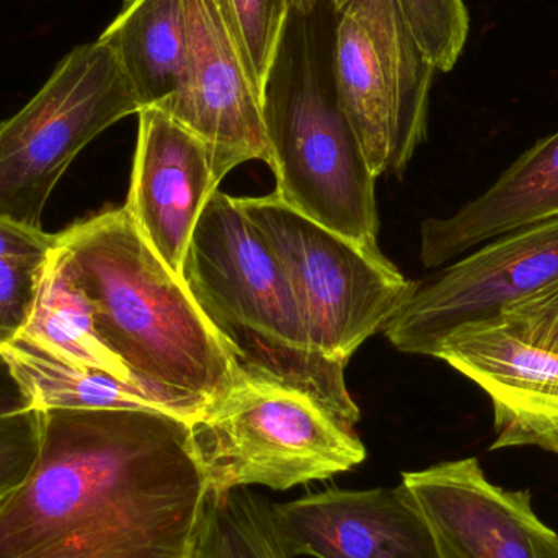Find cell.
Here are the masks:
<instances>
[{"label":"cell","mask_w":558,"mask_h":558,"mask_svg":"<svg viewBox=\"0 0 558 558\" xmlns=\"http://www.w3.org/2000/svg\"><path fill=\"white\" fill-rule=\"evenodd\" d=\"M32 471L0 501V558H192L208 500L190 423L49 409Z\"/></svg>","instance_id":"cell-1"},{"label":"cell","mask_w":558,"mask_h":558,"mask_svg":"<svg viewBox=\"0 0 558 558\" xmlns=\"http://www.w3.org/2000/svg\"><path fill=\"white\" fill-rule=\"evenodd\" d=\"M56 247L108 350L166 412L193 423L238 383L231 351L124 206L65 229Z\"/></svg>","instance_id":"cell-2"},{"label":"cell","mask_w":558,"mask_h":558,"mask_svg":"<svg viewBox=\"0 0 558 558\" xmlns=\"http://www.w3.org/2000/svg\"><path fill=\"white\" fill-rule=\"evenodd\" d=\"M182 279L242 373L301 390L348 422H360L344 380L347 364L312 343L281 262L238 198L219 190L209 198Z\"/></svg>","instance_id":"cell-3"},{"label":"cell","mask_w":558,"mask_h":558,"mask_svg":"<svg viewBox=\"0 0 558 558\" xmlns=\"http://www.w3.org/2000/svg\"><path fill=\"white\" fill-rule=\"evenodd\" d=\"M281 45L264 98L275 195L289 208L350 239L373 255L379 218L376 177L341 108L333 71L305 41Z\"/></svg>","instance_id":"cell-4"},{"label":"cell","mask_w":558,"mask_h":558,"mask_svg":"<svg viewBox=\"0 0 558 558\" xmlns=\"http://www.w3.org/2000/svg\"><path fill=\"white\" fill-rule=\"evenodd\" d=\"M209 492H284L350 472L366 448L348 422L308 393L241 371L238 383L190 423Z\"/></svg>","instance_id":"cell-5"},{"label":"cell","mask_w":558,"mask_h":558,"mask_svg":"<svg viewBox=\"0 0 558 558\" xmlns=\"http://www.w3.org/2000/svg\"><path fill=\"white\" fill-rule=\"evenodd\" d=\"M141 111L100 41L72 49L38 94L0 121V218L41 229L43 211L72 160L98 134Z\"/></svg>","instance_id":"cell-6"},{"label":"cell","mask_w":558,"mask_h":558,"mask_svg":"<svg viewBox=\"0 0 558 558\" xmlns=\"http://www.w3.org/2000/svg\"><path fill=\"white\" fill-rule=\"evenodd\" d=\"M238 203L274 248L294 288L312 343L330 360L347 364L367 338L386 328L418 286L386 255L369 254L289 208L275 193Z\"/></svg>","instance_id":"cell-7"},{"label":"cell","mask_w":558,"mask_h":558,"mask_svg":"<svg viewBox=\"0 0 558 558\" xmlns=\"http://www.w3.org/2000/svg\"><path fill=\"white\" fill-rule=\"evenodd\" d=\"M338 15L331 71L341 108L374 177L400 173L428 124L436 69L397 0H331Z\"/></svg>","instance_id":"cell-8"},{"label":"cell","mask_w":558,"mask_h":558,"mask_svg":"<svg viewBox=\"0 0 558 558\" xmlns=\"http://www.w3.org/2000/svg\"><path fill=\"white\" fill-rule=\"evenodd\" d=\"M557 284L554 218L500 235L418 282L384 331L402 353L435 357L458 328L494 320L511 305Z\"/></svg>","instance_id":"cell-9"},{"label":"cell","mask_w":558,"mask_h":558,"mask_svg":"<svg viewBox=\"0 0 558 558\" xmlns=\"http://www.w3.org/2000/svg\"><path fill=\"white\" fill-rule=\"evenodd\" d=\"M403 490L435 537L439 558H558V534L530 490L488 481L475 458L402 474Z\"/></svg>","instance_id":"cell-10"},{"label":"cell","mask_w":558,"mask_h":558,"mask_svg":"<svg viewBox=\"0 0 558 558\" xmlns=\"http://www.w3.org/2000/svg\"><path fill=\"white\" fill-rule=\"evenodd\" d=\"M189 62L180 90L159 110L215 154L219 182L248 162L270 163L264 105L213 0H186Z\"/></svg>","instance_id":"cell-11"},{"label":"cell","mask_w":558,"mask_h":558,"mask_svg":"<svg viewBox=\"0 0 558 558\" xmlns=\"http://www.w3.org/2000/svg\"><path fill=\"white\" fill-rule=\"evenodd\" d=\"M126 211L157 257L182 277L196 225L218 192L215 154L159 108H143Z\"/></svg>","instance_id":"cell-12"},{"label":"cell","mask_w":558,"mask_h":558,"mask_svg":"<svg viewBox=\"0 0 558 558\" xmlns=\"http://www.w3.org/2000/svg\"><path fill=\"white\" fill-rule=\"evenodd\" d=\"M435 357L490 399L497 433L490 451L539 448L558 454V354L487 320L452 331Z\"/></svg>","instance_id":"cell-13"},{"label":"cell","mask_w":558,"mask_h":558,"mask_svg":"<svg viewBox=\"0 0 558 558\" xmlns=\"http://www.w3.org/2000/svg\"><path fill=\"white\" fill-rule=\"evenodd\" d=\"M274 510L295 558H439L428 523L402 485L328 488Z\"/></svg>","instance_id":"cell-14"},{"label":"cell","mask_w":558,"mask_h":558,"mask_svg":"<svg viewBox=\"0 0 558 558\" xmlns=\"http://www.w3.org/2000/svg\"><path fill=\"white\" fill-rule=\"evenodd\" d=\"M558 218V130L521 154L487 190L448 218L422 225L420 258L445 267L518 229Z\"/></svg>","instance_id":"cell-15"},{"label":"cell","mask_w":558,"mask_h":558,"mask_svg":"<svg viewBox=\"0 0 558 558\" xmlns=\"http://www.w3.org/2000/svg\"><path fill=\"white\" fill-rule=\"evenodd\" d=\"M98 41L110 49L143 108H162L185 77L186 0H124Z\"/></svg>","instance_id":"cell-16"},{"label":"cell","mask_w":558,"mask_h":558,"mask_svg":"<svg viewBox=\"0 0 558 558\" xmlns=\"http://www.w3.org/2000/svg\"><path fill=\"white\" fill-rule=\"evenodd\" d=\"M19 337L65 363L104 371L124 383L140 386L98 335L90 302L78 288L58 247L49 254L43 267L32 317Z\"/></svg>","instance_id":"cell-17"},{"label":"cell","mask_w":558,"mask_h":558,"mask_svg":"<svg viewBox=\"0 0 558 558\" xmlns=\"http://www.w3.org/2000/svg\"><path fill=\"white\" fill-rule=\"evenodd\" d=\"M36 410L143 409L166 412L143 387L104 371L75 366L16 337L0 348ZM169 413V412H167Z\"/></svg>","instance_id":"cell-18"},{"label":"cell","mask_w":558,"mask_h":558,"mask_svg":"<svg viewBox=\"0 0 558 558\" xmlns=\"http://www.w3.org/2000/svg\"><path fill=\"white\" fill-rule=\"evenodd\" d=\"M192 558H295L274 505L248 487L209 492Z\"/></svg>","instance_id":"cell-19"},{"label":"cell","mask_w":558,"mask_h":558,"mask_svg":"<svg viewBox=\"0 0 558 558\" xmlns=\"http://www.w3.org/2000/svg\"><path fill=\"white\" fill-rule=\"evenodd\" d=\"M262 105L288 28L286 0H213Z\"/></svg>","instance_id":"cell-20"},{"label":"cell","mask_w":558,"mask_h":558,"mask_svg":"<svg viewBox=\"0 0 558 558\" xmlns=\"http://www.w3.org/2000/svg\"><path fill=\"white\" fill-rule=\"evenodd\" d=\"M397 5L429 64L439 72L452 71L471 29L464 0H397Z\"/></svg>","instance_id":"cell-21"},{"label":"cell","mask_w":558,"mask_h":558,"mask_svg":"<svg viewBox=\"0 0 558 558\" xmlns=\"http://www.w3.org/2000/svg\"><path fill=\"white\" fill-rule=\"evenodd\" d=\"M41 412L0 416V501L22 485L38 456Z\"/></svg>","instance_id":"cell-22"},{"label":"cell","mask_w":558,"mask_h":558,"mask_svg":"<svg viewBox=\"0 0 558 558\" xmlns=\"http://www.w3.org/2000/svg\"><path fill=\"white\" fill-rule=\"evenodd\" d=\"M45 264L0 260V348L12 343L28 324Z\"/></svg>","instance_id":"cell-23"},{"label":"cell","mask_w":558,"mask_h":558,"mask_svg":"<svg viewBox=\"0 0 558 558\" xmlns=\"http://www.w3.org/2000/svg\"><path fill=\"white\" fill-rule=\"evenodd\" d=\"M494 320L526 343L558 354V284L511 305Z\"/></svg>","instance_id":"cell-24"},{"label":"cell","mask_w":558,"mask_h":558,"mask_svg":"<svg viewBox=\"0 0 558 558\" xmlns=\"http://www.w3.org/2000/svg\"><path fill=\"white\" fill-rule=\"evenodd\" d=\"M54 247L56 235L0 218V260L41 265Z\"/></svg>","instance_id":"cell-25"},{"label":"cell","mask_w":558,"mask_h":558,"mask_svg":"<svg viewBox=\"0 0 558 558\" xmlns=\"http://www.w3.org/2000/svg\"><path fill=\"white\" fill-rule=\"evenodd\" d=\"M32 409H35L32 396L20 383L9 361L0 351V416L13 415V413L26 412Z\"/></svg>","instance_id":"cell-26"},{"label":"cell","mask_w":558,"mask_h":558,"mask_svg":"<svg viewBox=\"0 0 558 558\" xmlns=\"http://www.w3.org/2000/svg\"><path fill=\"white\" fill-rule=\"evenodd\" d=\"M286 2H288L291 13L302 16L314 15L315 5H317V0H286Z\"/></svg>","instance_id":"cell-27"}]
</instances>
